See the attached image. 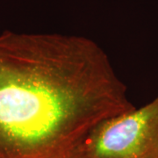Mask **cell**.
<instances>
[{
  "instance_id": "1",
  "label": "cell",
  "mask_w": 158,
  "mask_h": 158,
  "mask_svg": "<svg viewBox=\"0 0 158 158\" xmlns=\"http://www.w3.org/2000/svg\"><path fill=\"white\" fill-rule=\"evenodd\" d=\"M135 108L90 38L0 34V158H90L92 132Z\"/></svg>"
},
{
  "instance_id": "2",
  "label": "cell",
  "mask_w": 158,
  "mask_h": 158,
  "mask_svg": "<svg viewBox=\"0 0 158 158\" xmlns=\"http://www.w3.org/2000/svg\"><path fill=\"white\" fill-rule=\"evenodd\" d=\"M90 158H158V96L100 124L87 143Z\"/></svg>"
}]
</instances>
